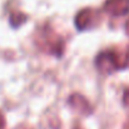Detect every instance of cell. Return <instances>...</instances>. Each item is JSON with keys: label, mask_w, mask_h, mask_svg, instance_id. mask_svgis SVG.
<instances>
[{"label": "cell", "mask_w": 129, "mask_h": 129, "mask_svg": "<svg viewBox=\"0 0 129 129\" xmlns=\"http://www.w3.org/2000/svg\"><path fill=\"white\" fill-rule=\"evenodd\" d=\"M3 128V119H1V118H0V129Z\"/></svg>", "instance_id": "cell-1"}]
</instances>
